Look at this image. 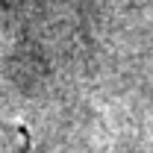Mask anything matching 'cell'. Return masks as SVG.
<instances>
[{"instance_id":"cell-1","label":"cell","mask_w":153,"mask_h":153,"mask_svg":"<svg viewBox=\"0 0 153 153\" xmlns=\"http://www.w3.org/2000/svg\"><path fill=\"white\" fill-rule=\"evenodd\" d=\"M0 153H30V133L0 118Z\"/></svg>"}]
</instances>
